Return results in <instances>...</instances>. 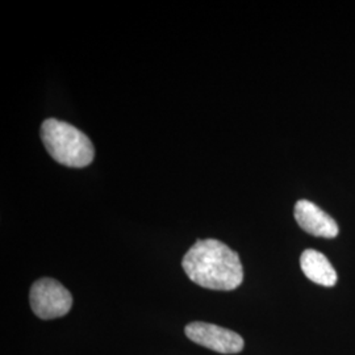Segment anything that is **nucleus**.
Segmentation results:
<instances>
[{
    "label": "nucleus",
    "instance_id": "obj_1",
    "mask_svg": "<svg viewBox=\"0 0 355 355\" xmlns=\"http://www.w3.org/2000/svg\"><path fill=\"white\" fill-rule=\"evenodd\" d=\"M182 266L193 283L208 290L232 291L243 280L239 254L217 240L196 242L183 257Z\"/></svg>",
    "mask_w": 355,
    "mask_h": 355
},
{
    "label": "nucleus",
    "instance_id": "obj_2",
    "mask_svg": "<svg viewBox=\"0 0 355 355\" xmlns=\"http://www.w3.org/2000/svg\"><path fill=\"white\" fill-rule=\"evenodd\" d=\"M41 140L51 158L67 167H86L94 161L95 149L89 137L76 127L48 119L41 125Z\"/></svg>",
    "mask_w": 355,
    "mask_h": 355
},
{
    "label": "nucleus",
    "instance_id": "obj_3",
    "mask_svg": "<svg viewBox=\"0 0 355 355\" xmlns=\"http://www.w3.org/2000/svg\"><path fill=\"white\" fill-rule=\"evenodd\" d=\"M29 300L33 313L42 320L62 318L69 313L73 297L69 290L51 278H42L33 283Z\"/></svg>",
    "mask_w": 355,
    "mask_h": 355
},
{
    "label": "nucleus",
    "instance_id": "obj_4",
    "mask_svg": "<svg viewBox=\"0 0 355 355\" xmlns=\"http://www.w3.org/2000/svg\"><path fill=\"white\" fill-rule=\"evenodd\" d=\"M184 331L191 341L220 354H237L243 349V338L240 334L214 324L191 322Z\"/></svg>",
    "mask_w": 355,
    "mask_h": 355
},
{
    "label": "nucleus",
    "instance_id": "obj_5",
    "mask_svg": "<svg viewBox=\"0 0 355 355\" xmlns=\"http://www.w3.org/2000/svg\"><path fill=\"white\" fill-rule=\"evenodd\" d=\"M295 218L299 227L312 236L334 239L338 234V225L333 217L312 202L299 200L295 205Z\"/></svg>",
    "mask_w": 355,
    "mask_h": 355
},
{
    "label": "nucleus",
    "instance_id": "obj_6",
    "mask_svg": "<svg viewBox=\"0 0 355 355\" xmlns=\"http://www.w3.org/2000/svg\"><path fill=\"white\" fill-rule=\"evenodd\" d=\"M300 266L305 277L313 283L333 287L337 283V272L329 259L322 253L313 249H306L300 257Z\"/></svg>",
    "mask_w": 355,
    "mask_h": 355
}]
</instances>
